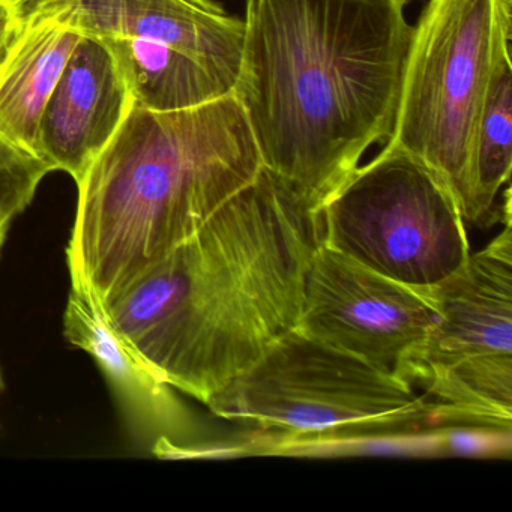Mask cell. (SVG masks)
I'll return each mask as SVG.
<instances>
[{
	"instance_id": "obj_1",
	"label": "cell",
	"mask_w": 512,
	"mask_h": 512,
	"mask_svg": "<svg viewBox=\"0 0 512 512\" xmlns=\"http://www.w3.org/2000/svg\"><path fill=\"white\" fill-rule=\"evenodd\" d=\"M322 217L263 167L103 310L167 385L205 404L298 328Z\"/></svg>"
},
{
	"instance_id": "obj_2",
	"label": "cell",
	"mask_w": 512,
	"mask_h": 512,
	"mask_svg": "<svg viewBox=\"0 0 512 512\" xmlns=\"http://www.w3.org/2000/svg\"><path fill=\"white\" fill-rule=\"evenodd\" d=\"M401 0H247L235 95L268 172L320 214L394 127Z\"/></svg>"
},
{
	"instance_id": "obj_3",
	"label": "cell",
	"mask_w": 512,
	"mask_h": 512,
	"mask_svg": "<svg viewBox=\"0 0 512 512\" xmlns=\"http://www.w3.org/2000/svg\"><path fill=\"white\" fill-rule=\"evenodd\" d=\"M236 95L130 113L77 182L71 290L103 310L140 272L199 232L262 172Z\"/></svg>"
},
{
	"instance_id": "obj_4",
	"label": "cell",
	"mask_w": 512,
	"mask_h": 512,
	"mask_svg": "<svg viewBox=\"0 0 512 512\" xmlns=\"http://www.w3.org/2000/svg\"><path fill=\"white\" fill-rule=\"evenodd\" d=\"M512 0H428L412 26L394 127L403 151L451 191L464 221L481 223L476 142L497 68L511 58Z\"/></svg>"
},
{
	"instance_id": "obj_5",
	"label": "cell",
	"mask_w": 512,
	"mask_h": 512,
	"mask_svg": "<svg viewBox=\"0 0 512 512\" xmlns=\"http://www.w3.org/2000/svg\"><path fill=\"white\" fill-rule=\"evenodd\" d=\"M206 407L245 431L275 439H347L436 427V404L427 395L298 328Z\"/></svg>"
},
{
	"instance_id": "obj_6",
	"label": "cell",
	"mask_w": 512,
	"mask_h": 512,
	"mask_svg": "<svg viewBox=\"0 0 512 512\" xmlns=\"http://www.w3.org/2000/svg\"><path fill=\"white\" fill-rule=\"evenodd\" d=\"M502 232L431 287L437 317L395 376L422 389L436 427L512 430V227L505 191Z\"/></svg>"
},
{
	"instance_id": "obj_7",
	"label": "cell",
	"mask_w": 512,
	"mask_h": 512,
	"mask_svg": "<svg viewBox=\"0 0 512 512\" xmlns=\"http://www.w3.org/2000/svg\"><path fill=\"white\" fill-rule=\"evenodd\" d=\"M320 217L322 244L409 286H436L470 256L466 221L451 191L391 146L359 166Z\"/></svg>"
},
{
	"instance_id": "obj_8",
	"label": "cell",
	"mask_w": 512,
	"mask_h": 512,
	"mask_svg": "<svg viewBox=\"0 0 512 512\" xmlns=\"http://www.w3.org/2000/svg\"><path fill=\"white\" fill-rule=\"evenodd\" d=\"M83 34L118 62L149 110L190 109L235 94L245 23L214 0H76Z\"/></svg>"
},
{
	"instance_id": "obj_9",
	"label": "cell",
	"mask_w": 512,
	"mask_h": 512,
	"mask_svg": "<svg viewBox=\"0 0 512 512\" xmlns=\"http://www.w3.org/2000/svg\"><path fill=\"white\" fill-rule=\"evenodd\" d=\"M431 287L385 277L320 242L305 277L298 329L394 373L436 322Z\"/></svg>"
},
{
	"instance_id": "obj_10",
	"label": "cell",
	"mask_w": 512,
	"mask_h": 512,
	"mask_svg": "<svg viewBox=\"0 0 512 512\" xmlns=\"http://www.w3.org/2000/svg\"><path fill=\"white\" fill-rule=\"evenodd\" d=\"M134 101L110 50L85 35L44 109L38 130L41 160L77 184L113 139Z\"/></svg>"
},
{
	"instance_id": "obj_11",
	"label": "cell",
	"mask_w": 512,
	"mask_h": 512,
	"mask_svg": "<svg viewBox=\"0 0 512 512\" xmlns=\"http://www.w3.org/2000/svg\"><path fill=\"white\" fill-rule=\"evenodd\" d=\"M83 37L76 0H41L20 19L0 62V139L41 160L44 109Z\"/></svg>"
},
{
	"instance_id": "obj_12",
	"label": "cell",
	"mask_w": 512,
	"mask_h": 512,
	"mask_svg": "<svg viewBox=\"0 0 512 512\" xmlns=\"http://www.w3.org/2000/svg\"><path fill=\"white\" fill-rule=\"evenodd\" d=\"M62 325L68 343L88 353L106 377L133 436L151 449L161 439L178 445L197 442L196 422L176 389L131 352L98 308L73 290Z\"/></svg>"
},
{
	"instance_id": "obj_13",
	"label": "cell",
	"mask_w": 512,
	"mask_h": 512,
	"mask_svg": "<svg viewBox=\"0 0 512 512\" xmlns=\"http://www.w3.org/2000/svg\"><path fill=\"white\" fill-rule=\"evenodd\" d=\"M511 167L512 62L508 58L494 74L476 142V202L481 223L502 221L494 208L500 190L511 178Z\"/></svg>"
},
{
	"instance_id": "obj_14",
	"label": "cell",
	"mask_w": 512,
	"mask_h": 512,
	"mask_svg": "<svg viewBox=\"0 0 512 512\" xmlns=\"http://www.w3.org/2000/svg\"><path fill=\"white\" fill-rule=\"evenodd\" d=\"M52 167L0 139V217L14 221L35 199Z\"/></svg>"
},
{
	"instance_id": "obj_15",
	"label": "cell",
	"mask_w": 512,
	"mask_h": 512,
	"mask_svg": "<svg viewBox=\"0 0 512 512\" xmlns=\"http://www.w3.org/2000/svg\"><path fill=\"white\" fill-rule=\"evenodd\" d=\"M19 25L20 17L17 11L7 0H0V62L4 59Z\"/></svg>"
},
{
	"instance_id": "obj_16",
	"label": "cell",
	"mask_w": 512,
	"mask_h": 512,
	"mask_svg": "<svg viewBox=\"0 0 512 512\" xmlns=\"http://www.w3.org/2000/svg\"><path fill=\"white\" fill-rule=\"evenodd\" d=\"M7 2L17 11L20 19H23L29 11L34 10L40 4L41 0H7Z\"/></svg>"
},
{
	"instance_id": "obj_17",
	"label": "cell",
	"mask_w": 512,
	"mask_h": 512,
	"mask_svg": "<svg viewBox=\"0 0 512 512\" xmlns=\"http://www.w3.org/2000/svg\"><path fill=\"white\" fill-rule=\"evenodd\" d=\"M13 223L14 221L8 220V218L0 217V256L4 251L5 242H7L8 233H10Z\"/></svg>"
},
{
	"instance_id": "obj_18",
	"label": "cell",
	"mask_w": 512,
	"mask_h": 512,
	"mask_svg": "<svg viewBox=\"0 0 512 512\" xmlns=\"http://www.w3.org/2000/svg\"><path fill=\"white\" fill-rule=\"evenodd\" d=\"M5 391V379L4 373H2V367H0V395L4 394Z\"/></svg>"
},
{
	"instance_id": "obj_19",
	"label": "cell",
	"mask_w": 512,
	"mask_h": 512,
	"mask_svg": "<svg viewBox=\"0 0 512 512\" xmlns=\"http://www.w3.org/2000/svg\"><path fill=\"white\" fill-rule=\"evenodd\" d=\"M401 2H403L404 5H407L409 4L410 0H401Z\"/></svg>"
}]
</instances>
